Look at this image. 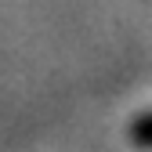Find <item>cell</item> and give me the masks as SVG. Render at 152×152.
Instances as JSON below:
<instances>
[{
  "label": "cell",
  "instance_id": "1",
  "mask_svg": "<svg viewBox=\"0 0 152 152\" xmlns=\"http://www.w3.org/2000/svg\"><path fill=\"white\" fill-rule=\"evenodd\" d=\"M130 141H134V145H145V148L152 145V112L130 123Z\"/></svg>",
  "mask_w": 152,
  "mask_h": 152
}]
</instances>
